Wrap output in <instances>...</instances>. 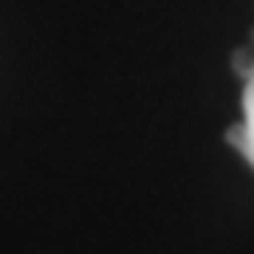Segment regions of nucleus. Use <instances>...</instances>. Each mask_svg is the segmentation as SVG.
Returning a JSON list of instances; mask_svg holds the SVG:
<instances>
[{
  "instance_id": "obj_1",
  "label": "nucleus",
  "mask_w": 254,
  "mask_h": 254,
  "mask_svg": "<svg viewBox=\"0 0 254 254\" xmlns=\"http://www.w3.org/2000/svg\"><path fill=\"white\" fill-rule=\"evenodd\" d=\"M226 141L237 153L246 155V161L254 167V68L246 76L243 88V122H237L226 130Z\"/></svg>"
}]
</instances>
